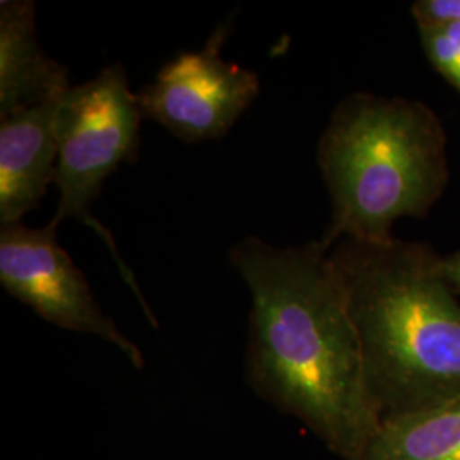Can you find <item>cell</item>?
<instances>
[{
	"mask_svg": "<svg viewBox=\"0 0 460 460\" xmlns=\"http://www.w3.org/2000/svg\"><path fill=\"white\" fill-rule=\"evenodd\" d=\"M229 260L251 292L247 382L338 459H355L378 418L328 247H275L251 235L230 249Z\"/></svg>",
	"mask_w": 460,
	"mask_h": 460,
	"instance_id": "cell-1",
	"label": "cell"
},
{
	"mask_svg": "<svg viewBox=\"0 0 460 460\" xmlns=\"http://www.w3.org/2000/svg\"><path fill=\"white\" fill-rule=\"evenodd\" d=\"M345 287L378 421L460 397V302L425 247L343 239L329 252Z\"/></svg>",
	"mask_w": 460,
	"mask_h": 460,
	"instance_id": "cell-2",
	"label": "cell"
},
{
	"mask_svg": "<svg viewBox=\"0 0 460 460\" xmlns=\"http://www.w3.org/2000/svg\"><path fill=\"white\" fill-rule=\"evenodd\" d=\"M319 165L332 201L321 243H387L397 218L425 214L444 191V128L421 102L353 94L329 119Z\"/></svg>",
	"mask_w": 460,
	"mask_h": 460,
	"instance_id": "cell-3",
	"label": "cell"
},
{
	"mask_svg": "<svg viewBox=\"0 0 460 460\" xmlns=\"http://www.w3.org/2000/svg\"><path fill=\"white\" fill-rule=\"evenodd\" d=\"M142 111L121 64L101 70L89 83L70 87L55 115L58 144L55 184L60 199L49 224L75 218L91 227L113 254L118 270L140 302L148 323L159 328L130 266L121 260L113 235L91 214L102 184L123 163H135L140 147Z\"/></svg>",
	"mask_w": 460,
	"mask_h": 460,
	"instance_id": "cell-4",
	"label": "cell"
},
{
	"mask_svg": "<svg viewBox=\"0 0 460 460\" xmlns=\"http://www.w3.org/2000/svg\"><path fill=\"white\" fill-rule=\"evenodd\" d=\"M229 33L230 21L220 22L203 49L169 60L137 94L142 116L186 144L227 135L260 94L256 72L220 57Z\"/></svg>",
	"mask_w": 460,
	"mask_h": 460,
	"instance_id": "cell-5",
	"label": "cell"
},
{
	"mask_svg": "<svg viewBox=\"0 0 460 460\" xmlns=\"http://www.w3.org/2000/svg\"><path fill=\"white\" fill-rule=\"evenodd\" d=\"M0 283L34 313L58 328L94 334L115 345L135 368H144L140 348L102 313L83 271L57 241V227L0 229Z\"/></svg>",
	"mask_w": 460,
	"mask_h": 460,
	"instance_id": "cell-6",
	"label": "cell"
},
{
	"mask_svg": "<svg viewBox=\"0 0 460 460\" xmlns=\"http://www.w3.org/2000/svg\"><path fill=\"white\" fill-rule=\"evenodd\" d=\"M60 101L0 119V224H19L38 208L55 182L58 144L55 115Z\"/></svg>",
	"mask_w": 460,
	"mask_h": 460,
	"instance_id": "cell-7",
	"label": "cell"
},
{
	"mask_svg": "<svg viewBox=\"0 0 460 460\" xmlns=\"http://www.w3.org/2000/svg\"><path fill=\"white\" fill-rule=\"evenodd\" d=\"M68 74L36 36V4L0 2V119L64 98Z\"/></svg>",
	"mask_w": 460,
	"mask_h": 460,
	"instance_id": "cell-8",
	"label": "cell"
},
{
	"mask_svg": "<svg viewBox=\"0 0 460 460\" xmlns=\"http://www.w3.org/2000/svg\"><path fill=\"white\" fill-rule=\"evenodd\" d=\"M351 460H460V397L380 420Z\"/></svg>",
	"mask_w": 460,
	"mask_h": 460,
	"instance_id": "cell-9",
	"label": "cell"
},
{
	"mask_svg": "<svg viewBox=\"0 0 460 460\" xmlns=\"http://www.w3.org/2000/svg\"><path fill=\"white\" fill-rule=\"evenodd\" d=\"M418 28L431 66L460 93V22L444 28Z\"/></svg>",
	"mask_w": 460,
	"mask_h": 460,
	"instance_id": "cell-10",
	"label": "cell"
},
{
	"mask_svg": "<svg viewBox=\"0 0 460 460\" xmlns=\"http://www.w3.org/2000/svg\"><path fill=\"white\" fill-rule=\"evenodd\" d=\"M418 26L444 28L460 22V0H421L412 5Z\"/></svg>",
	"mask_w": 460,
	"mask_h": 460,
	"instance_id": "cell-11",
	"label": "cell"
},
{
	"mask_svg": "<svg viewBox=\"0 0 460 460\" xmlns=\"http://www.w3.org/2000/svg\"><path fill=\"white\" fill-rule=\"evenodd\" d=\"M440 270H442V275L447 279V283L452 287V290L460 296V252L447 258V260H442Z\"/></svg>",
	"mask_w": 460,
	"mask_h": 460,
	"instance_id": "cell-12",
	"label": "cell"
}]
</instances>
